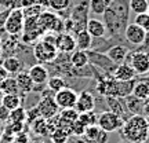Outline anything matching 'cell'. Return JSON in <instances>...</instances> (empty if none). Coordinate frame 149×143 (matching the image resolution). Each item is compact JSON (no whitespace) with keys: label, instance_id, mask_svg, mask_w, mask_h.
Returning a JSON list of instances; mask_svg holds the SVG:
<instances>
[{"label":"cell","instance_id":"obj_32","mask_svg":"<svg viewBox=\"0 0 149 143\" xmlns=\"http://www.w3.org/2000/svg\"><path fill=\"white\" fill-rule=\"evenodd\" d=\"M128 8L135 15L144 14V12H148L149 1L148 0H128Z\"/></svg>","mask_w":149,"mask_h":143},{"label":"cell","instance_id":"obj_49","mask_svg":"<svg viewBox=\"0 0 149 143\" xmlns=\"http://www.w3.org/2000/svg\"><path fill=\"white\" fill-rule=\"evenodd\" d=\"M145 102H149V96H148V99H146V101H145Z\"/></svg>","mask_w":149,"mask_h":143},{"label":"cell","instance_id":"obj_47","mask_svg":"<svg viewBox=\"0 0 149 143\" xmlns=\"http://www.w3.org/2000/svg\"><path fill=\"white\" fill-rule=\"evenodd\" d=\"M33 143H44L43 140H37V142H33Z\"/></svg>","mask_w":149,"mask_h":143},{"label":"cell","instance_id":"obj_21","mask_svg":"<svg viewBox=\"0 0 149 143\" xmlns=\"http://www.w3.org/2000/svg\"><path fill=\"white\" fill-rule=\"evenodd\" d=\"M74 40H76V50L80 51H88L93 48V37L88 35V32L83 29L74 35Z\"/></svg>","mask_w":149,"mask_h":143},{"label":"cell","instance_id":"obj_50","mask_svg":"<svg viewBox=\"0 0 149 143\" xmlns=\"http://www.w3.org/2000/svg\"><path fill=\"white\" fill-rule=\"evenodd\" d=\"M148 15H149V8H148Z\"/></svg>","mask_w":149,"mask_h":143},{"label":"cell","instance_id":"obj_40","mask_svg":"<svg viewBox=\"0 0 149 143\" xmlns=\"http://www.w3.org/2000/svg\"><path fill=\"white\" fill-rule=\"evenodd\" d=\"M37 117H40V114H39V110H37V107H32V109H29V110H26V121L31 124V122L33 121V120H36Z\"/></svg>","mask_w":149,"mask_h":143},{"label":"cell","instance_id":"obj_34","mask_svg":"<svg viewBox=\"0 0 149 143\" xmlns=\"http://www.w3.org/2000/svg\"><path fill=\"white\" fill-rule=\"evenodd\" d=\"M25 121H26V110L22 106L10 111L8 122H25Z\"/></svg>","mask_w":149,"mask_h":143},{"label":"cell","instance_id":"obj_42","mask_svg":"<svg viewBox=\"0 0 149 143\" xmlns=\"http://www.w3.org/2000/svg\"><path fill=\"white\" fill-rule=\"evenodd\" d=\"M8 12H10V10H1L0 11V30L4 29V23H6L7 17H8Z\"/></svg>","mask_w":149,"mask_h":143},{"label":"cell","instance_id":"obj_51","mask_svg":"<svg viewBox=\"0 0 149 143\" xmlns=\"http://www.w3.org/2000/svg\"><path fill=\"white\" fill-rule=\"evenodd\" d=\"M148 1H149V0H148Z\"/></svg>","mask_w":149,"mask_h":143},{"label":"cell","instance_id":"obj_20","mask_svg":"<svg viewBox=\"0 0 149 143\" xmlns=\"http://www.w3.org/2000/svg\"><path fill=\"white\" fill-rule=\"evenodd\" d=\"M15 80L17 84H18V88H19V92H22V94H29L35 88V84H33L31 76L28 74V72H22L21 70L19 73L15 74Z\"/></svg>","mask_w":149,"mask_h":143},{"label":"cell","instance_id":"obj_11","mask_svg":"<svg viewBox=\"0 0 149 143\" xmlns=\"http://www.w3.org/2000/svg\"><path fill=\"white\" fill-rule=\"evenodd\" d=\"M108 132L98 127V125H91V127H86V131L81 136V142L83 143H108Z\"/></svg>","mask_w":149,"mask_h":143},{"label":"cell","instance_id":"obj_6","mask_svg":"<svg viewBox=\"0 0 149 143\" xmlns=\"http://www.w3.org/2000/svg\"><path fill=\"white\" fill-rule=\"evenodd\" d=\"M126 59H128V65L133 68L137 74L144 76V74L149 73V53L144 50L133 51V53H128Z\"/></svg>","mask_w":149,"mask_h":143},{"label":"cell","instance_id":"obj_36","mask_svg":"<svg viewBox=\"0 0 149 143\" xmlns=\"http://www.w3.org/2000/svg\"><path fill=\"white\" fill-rule=\"evenodd\" d=\"M21 10H22V14H24V18H39V15L44 11V8L36 3V4H33V6L21 8Z\"/></svg>","mask_w":149,"mask_h":143},{"label":"cell","instance_id":"obj_46","mask_svg":"<svg viewBox=\"0 0 149 143\" xmlns=\"http://www.w3.org/2000/svg\"><path fill=\"white\" fill-rule=\"evenodd\" d=\"M3 95H4V94H3V92L0 91V103H1V99H3Z\"/></svg>","mask_w":149,"mask_h":143},{"label":"cell","instance_id":"obj_5","mask_svg":"<svg viewBox=\"0 0 149 143\" xmlns=\"http://www.w3.org/2000/svg\"><path fill=\"white\" fill-rule=\"evenodd\" d=\"M123 124H124V120L122 117H119L117 114H115V113H112L109 110L102 111L97 118V125L108 133L116 132L119 129H122Z\"/></svg>","mask_w":149,"mask_h":143},{"label":"cell","instance_id":"obj_44","mask_svg":"<svg viewBox=\"0 0 149 143\" xmlns=\"http://www.w3.org/2000/svg\"><path fill=\"white\" fill-rule=\"evenodd\" d=\"M37 4L42 6L44 10H48L50 8V0H37Z\"/></svg>","mask_w":149,"mask_h":143},{"label":"cell","instance_id":"obj_27","mask_svg":"<svg viewBox=\"0 0 149 143\" xmlns=\"http://www.w3.org/2000/svg\"><path fill=\"white\" fill-rule=\"evenodd\" d=\"M124 102H126L127 110L131 114H142V107H144V101L142 99H138L131 94V95L124 98Z\"/></svg>","mask_w":149,"mask_h":143},{"label":"cell","instance_id":"obj_7","mask_svg":"<svg viewBox=\"0 0 149 143\" xmlns=\"http://www.w3.org/2000/svg\"><path fill=\"white\" fill-rule=\"evenodd\" d=\"M86 53H87V57H88V64L91 66H94V68L102 70V72H105L108 74L113 73L115 68L117 66V65H115L111 59L108 58L105 54L97 53V51H90V50L86 51Z\"/></svg>","mask_w":149,"mask_h":143},{"label":"cell","instance_id":"obj_28","mask_svg":"<svg viewBox=\"0 0 149 143\" xmlns=\"http://www.w3.org/2000/svg\"><path fill=\"white\" fill-rule=\"evenodd\" d=\"M31 129L37 136H48L47 131V120L43 117H37L36 120L31 122Z\"/></svg>","mask_w":149,"mask_h":143},{"label":"cell","instance_id":"obj_48","mask_svg":"<svg viewBox=\"0 0 149 143\" xmlns=\"http://www.w3.org/2000/svg\"><path fill=\"white\" fill-rule=\"evenodd\" d=\"M1 54H3V50H1V47H0V57H1Z\"/></svg>","mask_w":149,"mask_h":143},{"label":"cell","instance_id":"obj_2","mask_svg":"<svg viewBox=\"0 0 149 143\" xmlns=\"http://www.w3.org/2000/svg\"><path fill=\"white\" fill-rule=\"evenodd\" d=\"M122 135L128 143H145L149 138V121L142 114H131L123 124Z\"/></svg>","mask_w":149,"mask_h":143},{"label":"cell","instance_id":"obj_1","mask_svg":"<svg viewBox=\"0 0 149 143\" xmlns=\"http://www.w3.org/2000/svg\"><path fill=\"white\" fill-rule=\"evenodd\" d=\"M128 3L124 0H112L111 6L104 12V23L107 26V32L112 35H123L128 22Z\"/></svg>","mask_w":149,"mask_h":143},{"label":"cell","instance_id":"obj_19","mask_svg":"<svg viewBox=\"0 0 149 143\" xmlns=\"http://www.w3.org/2000/svg\"><path fill=\"white\" fill-rule=\"evenodd\" d=\"M105 55H107L115 65H120L127 58L128 48L122 46V44H116V46L111 47L109 50H107V51H105Z\"/></svg>","mask_w":149,"mask_h":143},{"label":"cell","instance_id":"obj_14","mask_svg":"<svg viewBox=\"0 0 149 143\" xmlns=\"http://www.w3.org/2000/svg\"><path fill=\"white\" fill-rule=\"evenodd\" d=\"M57 117H58L59 128H62L64 131H66V132L69 133L70 128H72V125L74 124V121H77L79 113L74 110V109H65V110H59Z\"/></svg>","mask_w":149,"mask_h":143},{"label":"cell","instance_id":"obj_3","mask_svg":"<svg viewBox=\"0 0 149 143\" xmlns=\"http://www.w3.org/2000/svg\"><path fill=\"white\" fill-rule=\"evenodd\" d=\"M55 36L51 33H44L42 40L36 41L33 47V57L36 58L37 64H50L58 58V50L55 47Z\"/></svg>","mask_w":149,"mask_h":143},{"label":"cell","instance_id":"obj_10","mask_svg":"<svg viewBox=\"0 0 149 143\" xmlns=\"http://www.w3.org/2000/svg\"><path fill=\"white\" fill-rule=\"evenodd\" d=\"M36 107L39 110L40 117L46 118V120L58 116L59 113V107L55 103V101H54V96H42L40 101L37 102Z\"/></svg>","mask_w":149,"mask_h":143},{"label":"cell","instance_id":"obj_23","mask_svg":"<svg viewBox=\"0 0 149 143\" xmlns=\"http://www.w3.org/2000/svg\"><path fill=\"white\" fill-rule=\"evenodd\" d=\"M57 18H58V14H57V12L44 10L42 14L39 15L37 22H39V26L44 30V33H47V32H50V29H51V26H53V23L55 22Z\"/></svg>","mask_w":149,"mask_h":143},{"label":"cell","instance_id":"obj_15","mask_svg":"<svg viewBox=\"0 0 149 143\" xmlns=\"http://www.w3.org/2000/svg\"><path fill=\"white\" fill-rule=\"evenodd\" d=\"M105 99H107V105L109 107V111L117 114L119 117H122L124 121L130 117V114H128L130 111L127 110L124 98H111V96H107Z\"/></svg>","mask_w":149,"mask_h":143},{"label":"cell","instance_id":"obj_41","mask_svg":"<svg viewBox=\"0 0 149 143\" xmlns=\"http://www.w3.org/2000/svg\"><path fill=\"white\" fill-rule=\"evenodd\" d=\"M8 117H10V110L0 105V121H8Z\"/></svg>","mask_w":149,"mask_h":143},{"label":"cell","instance_id":"obj_38","mask_svg":"<svg viewBox=\"0 0 149 143\" xmlns=\"http://www.w3.org/2000/svg\"><path fill=\"white\" fill-rule=\"evenodd\" d=\"M134 23L138 25L139 28H142L145 32L149 35V15L148 12H144V14H137L134 17Z\"/></svg>","mask_w":149,"mask_h":143},{"label":"cell","instance_id":"obj_39","mask_svg":"<svg viewBox=\"0 0 149 143\" xmlns=\"http://www.w3.org/2000/svg\"><path fill=\"white\" fill-rule=\"evenodd\" d=\"M86 131V127L81 124V122L77 120V121H74V124L72 125L70 128V136H76V138H81L83 136V133Z\"/></svg>","mask_w":149,"mask_h":143},{"label":"cell","instance_id":"obj_29","mask_svg":"<svg viewBox=\"0 0 149 143\" xmlns=\"http://www.w3.org/2000/svg\"><path fill=\"white\" fill-rule=\"evenodd\" d=\"M1 92L4 95H19V88L17 84L15 77H7L3 80V84H1Z\"/></svg>","mask_w":149,"mask_h":143},{"label":"cell","instance_id":"obj_35","mask_svg":"<svg viewBox=\"0 0 149 143\" xmlns=\"http://www.w3.org/2000/svg\"><path fill=\"white\" fill-rule=\"evenodd\" d=\"M50 139H51L53 143H68V140L70 139V135L66 131H64L62 128H57L50 135Z\"/></svg>","mask_w":149,"mask_h":143},{"label":"cell","instance_id":"obj_12","mask_svg":"<svg viewBox=\"0 0 149 143\" xmlns=\"http://www.w3.org/2000/svg\"><path fill=\"white\" fill-rule=\"evenodd\" d=\"M97 106L95 96L93 95L88 91H81L77 95V101L74 105V110L77 113H84V111H91L94 110Z\"/></svg>","mask_w":149,"mask_h":143},{"label":"cell","instance_id":"obj_26","mask_svg":"<svg viewBox=\"0 0 149 143\" xmlns=\"http://www.w3.org/2000/svg\"><path fill=\"white\" fill-rule=\"evenodd\" d=\"M112 0H90L88 1V11L94 15H104V12L111 6Z\"/></svg>","mask_w":149,"mask_h":143},{"label":"cell","instance_id":"obj_31","mask_svg":"<svg viewBox=\"0 0 149 143\" xmlns=\"http://www.w3.org/2000/svg\"><path fill=\"white\" fill-rule=\"evenodd\" d=\"M0 105L11 111L17 109V107L22 106V98L19 95H3V99H1Z\"/></svg>","mask_w":149,"mask_h":143},{"label":"cell","instance_id":"obj_43","mask_svg":"<svg viewBox=\"0 0 149 143\" xmlns=\"http://www.w3.org/2000/svg\"><path fill=\"white\" fill-rule=\"evenodd\" d=\"M142 116L149 120V102H144V107H142Z\"/></svg>","mask_w":149,"mask_h":143},{"label":"cell","instance_id":"obj_16","mask_svg":"<svg viewBox=\"0 0 149 143\" xmlns=\"http://www.w3.org/2000/svg\"><path fill=\"white\" fill-rule=\"evenodd\" d=\"M28 74L31 76L33 84L35 85H43L47 83L48 77H50V73H48V69L42 64H36L32 65L29 70H28Z\"/></svg>","mask_w":149,"mask_h":143},{"label":"cell","instance_id":"obj_9","mask_svg":"<svg viewBox=\"0 0 149 143\" xmlns=\"http://www.w3.org/2000/svg\"><path fill=\"white\" fill-rule=\"evenodd\" d=\"M126 40H127L130 44H133L135 47H142L146 41V37H148V33L145 32L142 28H139L138 25H135L134 22H130L127 23V26L123 32Z\"/></svg>","mask_w":149,"mask_h":143},{"label":"cell","instance_id":"obj_25","mask_svg":"<svg viewBox=\"0 0 149 143\" xmlns=\"http://www.w3.org/2000/svg\"><path fill=\"white\" fill-rule=\"evenodd\" d=\"M1 66L6 69V72L8 74H17L19 73L22 69V62L19 59L14 57V55H11V57H7V58L3 61V64Z\"/></svg>","mask_w":149,"mask_h":143},{"label":"cell","instance_id":"obj_17","mask_svg":"<svg viewBox=\"0 0 149 143\" xmlns=\"http://www.w3.org/2000/svg\"><path fill=\"white\" fill-rule=\"evenodd\" d=\"M86 30L88 32L93 39H102L107 35V26L104 21L98 18H88V21L86 23Z\"/></svg>","mask_w":149,"mask_h":143},{"label":"cell","instance_id":"obj_8","mask_svg":"<svg viewBox=\"0 0 149 143\" xmlns=\"http://www.w3.org/2000/svg\"><path fill=\"white\" fill-rule=\"evenodd\" d=\"M77 92L73 88L65 87L64 90L58 91L54 94V101L58 105L59 110H65V109H74L76 101H77Z\"/></svg>","mask_w":149,"mask_h":143},{"label":"cell","instance_id":"obj_4","mask_svg":"<svg viewBox=\"0 0 149 143\" xmlns=\"http://www.w3.org/2000/svg\"><path fill=\"white\" fill-rule=\"evenodd\" d=\"M24 22L25 18L21 8H11L6 19L4 30L8 33V36H19L24 32Z\"/></svg>","mask_w":149,"mask_h":143},{"label":"cell","instance_id":"obj_24","mask_svg":"<svg viewBox=\"0 0 149 143\" xmlns=\"http://www.w3.org/2000/svg\"><path fill=\"white\" fill-rule=\"evenodd\" d=\"M70 66L73 69H81V68H86L88 65V57H87V53L86 51H80V50H74L73 53L70 54L69 58Z\"/></svg>","mask_w":149,"mask_h":143},{"label":"cell","instance_id":"obj_22","mask_svg":"<svg viewBox=\"0 0 149 143\" xmlns=\"http://www.w3.org/2000/svg\"><path fill=\"white\" fill-rule=\"evenodd\" d=\"M135 98L138 99H142V101H146L149 96V77L142 80H135L133 87V92H131Z\"/></svg>","mask_w":149,"mask_h":143},{"label":"cell","instance_id":"obj_33","mask_svg":"<svg viewBox=\"0 0 149 143\" xmlns=\"http://www.w3.org/2000/svg\"><path fill=\"white\" fill-rule=\"evenodd\" d=\"M97 113L94 110L91 111H84V113H79V117H77V120H79L84 127H91V125H95L97 124Z\"/></svg>","mask_w":149,"mask_h":143},{"label":"cell","instance_id":"obj_18","mask_svg":"<svg viewBox=\"0 0 149 143\" xmlns=\"http://www.w3.org/2000/svg\"><path fill=\"white\" fill-rule=\"evenodd\" d=\"M112 77L116 79L117 81H131V80H135L137 73L134 72V69L128 64L123 62V64L117 65L115 68L113 73H112Z\"/></svg>","mask_w":149,"mask_h":143},{"label":"cell","instance_id":"obj_45","mask_svg":"<svg viewBox=\"0 0 149 143\" xmlns=\"http://www.w3.org/2000/svg\"><path fill=\"white\" fill-rule=\"evenodd\" d=\"M8 76H10V74L7 73V72H6V69H4V68H3V66L0 65V80H4V79H7Z\"/></svg>","mask_w":149,"mask_h":143},{"label":"cell","instance_id":"obj_37","mask_svg":"<svg viewBox=\"0 0 149 143\" xmlns=\"http://www.w3.org/2000/svg\"><path fill=\"white\" fill-rule=\"evenodd\" d=\"M70 1H72V0H50V8H51L54 12L59 14L61 11L69 8Z\"/></svg>","mask_w":149,"mask_h":143},{"label":"cell","instance_id":"obj_13","mask_svg":"<svg viewBox=\"0 0 149 143\" xmlns=\"http://www.w3.org/2000/svg\"><path fill=\"white\" fill-rule=\"evenodd\" d=\"M55 47L58 53L72 54L76 50V40L74 36L70 33H59L55 36Z\"/></svg>","mask_w":149,"mask_h":143},{"label":"cell","instance_id":"obj_30","mask_svg":"<svg viewBox=\"0 0 149 143\" xmlns=\"http://www.w3.org/2000/svg\"><path fill=\"white\" fill-rule=\"evenodd\" d=\"M47 90H50L53 94H55V92H58V91L64 90L65 87H68L66 85V81H65V79H62L61 76H53V77H48L47 80Z\"/></svg>","mask_w":149,"mask_h":143}]
</instances>
